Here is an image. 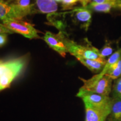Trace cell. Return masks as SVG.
Here are the masks:
<instances>
[{
  "label": "cell",
  "instance_id": "cell-1",
  "mask_svg": "<svg viewBox=\"0 0 121 121\" xmlns=\"http://www.w3.org/2000/svg\"><path fill=\"white\" fill-rule=\"evenodd\" d=\"M25 63V59L19 58L2 62L0 60V90L9 87L12 81L20 73Z\"/></svg>",
  "mask_w": 121,
  "mask_h": 121
},
{
  "label": "cell",
  "instance_id": "cell-2",
  "mask_svg": "<svg viewBox=\"0 0 121 121\" xmlns=\"http://www.w3.org/2000/svg\"><path fill=\"white\" fill-rule=\"evenodd\" d=\"M80 79L84 82V85L79 90L105 96H108L111 92L112 80L101 72L90 79Z\"/></svg>",
  "mask_w": 121,
  "mask_h": 121
},
{
  "label": "cell",
  "instance_id": "cell-3",
  "mask_svg": "<svg viewBox=\"0 0 121 121\" xmlns=\"http://www.w3.org/2000/svg\"><path fill=\"white\" fill-rule=\"evenodd\" d=\"M64 42L67 52L78 59H88L106 62L100 55V51L92 45L87 44L82 45L75 43L65 36Z\"/></svg>",
  "mask_w": 121,
  "mask_h": 121
},
{
  "label": "cell",
  "instance_id": "cell-4",
  "mask_svg": "<svg viewBox=\"0 0 121 121\" xmlns=\"http://www.w3.org/2000/svg\"><path fill=\"white\" fill-rule=\"evenodd\" d=\"M4 25L13 31L29 39L39 38L37 31L31 24L21 19H9L3 22Z\"/></svg>",
  "mask_w": 121,
  "mask_h": 121
},
{
  "label": "cell",
  "instance_id": "cell-5",
  "mask_svg": "<svg viewBox=\"0 0 121 121\" xmlns=\"http://www.w3.org/2000/svg\"><path fill=\"white\" fill-rule=\"evenodd\" d=\"M111 101L100 106L85 105L86 110L85 121H105L110 114Z\"/></svg>",
  "mask_w": 121,
  "mask_h": 121
},
{
  "label": "cell",
  "instance_id": "cell-6",
  "mask_svg": "<svg viewBox=\"0 0 121 121\" xmlns=\"http://www.w3.org/2000/svg\"><path fill=\"white\" fill-rule=\"evenodd\" d=\"M65 35L62 32L58 34H54L47 31L45 33L43 39L52 49L57 51L60 55L65 57L68 52L64 42Z\"/></svg>",
  "mask_w": 121,
  "mask_h": 121
},
{
  "label": "cell",
  "instance_id": "cell-7",
  "mask_svg": "<svg viewBox=\"0 0 121 121\" xmlns=\"http://www.w3.org/2000/svg\"><path fill=\"white\" fill-rule=\"evenodd\" d=\"M77 96L82 98L85 105L91 106H100L108 103L112 99L108 96H105L90 92L79 90Z\"/></svg>",
  "mask_w": 121,
  "mask_h": 121
},
{
  "label": "cell",
  "instance_id": "cell-8",
  "mask_svg": "<svg viewBox=\"0 0 121 121\" xmlns=\"http://www.w3.org/2000/svg\"><path fill=\"white\" fill-rule=\"evenodd\" d=\"M71 13L76 23L87 30L91 22V10L87 6L77 7L72 10Z\"/></svg>",
  "mask_w": 121,
  "mask_h": 121
},
{
  "label": "cell",
  "instance_id": "cell-9",
  "mask_svg": "<svg viewBox=\"0 0 121 121\" xmlns=\"http://www.w3.org/2000/svg\"><path fill=\"white\" fill-rule=\"evenodd\" d=\"M24 16L13 4L8 1L0 0V20L21 19Z\"/></svg>",
  "mask_w": 121,
  "mask_h": 121
},
{
  "label": "cell",
  "instance_id": "cell-10",
  "mask_svg": "<svg viewBox=\"0 0 121 121\" xmlns=\"http://www.w3.org/2000/svg\"><path fill=\"white\" fill-rule=\"evenodd\" d=\"M91 10L98 13H110L111 10H118L121 11V0H111L109 2L104 4H96L91 2L87 6Z\"/></svg>",
  "mask_w": 121,
  "mask_h": 121
},
{
  "label": "cell",
  "instance_id": "cell-11",
  "mask_svg": "<svg viewBox=\"0 0 121 121\" xmlns=\"http://www.w3.org/2000/svg\"><path fill=\"white\" fill-rule=\"evenodd\" d=\"M24 16L34 13V4H31V0H8Z\"/></svg>",
  "mask_w": 121,
  "mask_h": 121
},
{
  "label": "cell",
  "instance_id": "cell-12",
  "mask_svg": "<svg viewBox=\"0 0 121 121\" xmlns=\"http://www.w3.org/2000/svg\"><path fill=\"white\" fill-rule=\"evenodd\" d=\"M39 11L44 13H52L57 11L58 6L54 0H36Z\"/></svg>",
  "mask_w": 121,
  "mask_h": 121
},
{
  "label": "cell",
  "instance_id": "cell-13",
  "mask_svg": "<svg viewBox=\"0 0 121 121\" xmlns=\"http://www.w3.org/2000/svg\"><path fill=\"white\" fill-rule=\"evenodd\" d=\"M82 64L95 73L100 72L105 67L107 61L103 62L100 60H88V59H78V60Z\"/></svg>",
  "mask_w": 121,
  "mask_h": 121
},
{
  "label": "cell",
  "instance_id": "cell-14",
  "mask_svg": "<svg viewBox=\"0 0 121 121\" xmlns=\"http://www.w3.org/2000/svg\"><path fill=\"white\" fill-rule=\"evenodd\" d=\"M110 108L112 121H121V99L113 98L112 99Z\"/></svg>",
  "mask_w": 121,
  "mask_h": 121
},
{
  "label": "cell",
  "instance_id": "cell-15",
  "mask_svg": "<svg viewBox=\"0 0 121 121\" xmlns=\"http://www.w3.org/2000/svg\"><path fill=\"white\" fill-rule=\"evenodd\" d=\"M105 75L112 80H116L121 76V58L119 60L109 68Z\"/></svg>",
  "mask_w": 121,
  "mask_h": 121
},
{
  "label": "cell",
  "instance_id": "cell-16",
  "mask_svg": "<svg viewBox=\"0 0 121 121\" xmlns=\"http://www.w3.org/2000/svg\"><path fill=\"white\" fill-rule=\"evenodd\" d=\"M121 58V48H119L116 51V52L113 53L109 57L108 60H107V63H106L105 67H104V69H103L102 72L105 75L107 73V71L109 69L110 66L117 63L118 61L119 60V59Z\"/></svg>",
  "mask_w": 121,
  "mask_h": 121
},
{
  "label": "cell",
  "instance_id": "cell-17",
  "mask_svg": "<svg viewBox=\"0 0 121 121\" xmlns=\"http://www.w3.org/2000/svg\"><path fill=\"white\" fill-rule=\"evenodd\" d=\"M113 51H114V48L112 47V42L106 40L105 44L102 49L100 51V55L102 58H105V57L112 55L113 53Z\"/></svg>",
  "mask_w": 121,
  "mask_h": 121
},
{
  "label": "cell",
  "instance_id": "cell-18",
  "mask_svg": "<svg viewBox=\"0 0 121 121\" xmlns=\"http://www.w3.org/2000/svg\"><path fill=\"white\" fill-rule=\"evenodd\" d=\"M113 94L114 98L121 99V76L116 80L113 85Z\"/></svg>",
  "mask_w": 121,
  "mask_h": 121
},
{
  "label": "cell",
  "instance_id": "cell-19",
  "mask_svg": "<svg viewBox=\"0 0 121 121\" xmlns=\"http://www.w3.org/2000/svg\"><path fill=\"white\" fill-rule=\"evenodd\" d=\"M78 0H62V4L63 9H69L76 4Z\"/></svg>",
  "mask_w": 121,
  "mask_h": 121
},
{
  "label": "cell",
  "instance_id": "cell-20",
  "mask_svg": "<svg viewBox=\"0 0 121 121\" xmlns=\"http://www.w3.org/2000/svg\"><path fill=\"white\" fill-rule=\"evenodd\" d=\"M13 31L7 28L4 24H0V34H12Z\"/></svg>",
  "mask_w": 121,
  "mask_h": 121
},
{
  "label": "cell",
  "instance_id": "cell-21",
  "mask_svg": "<svg viewBox=\"0 0 121 121\" xmlns=\"http://www.w3.org/2000/svg\"><path fill=\"white\" fill-rule=\"evenodd\" d=\"M6 34H0V47L3 46L6 43Z\"/></svg>",
  "mask_w": 121,
  "mask_h": 121
},
{
  "label": "cell",
  "instance_id": "cell-22",
  "mask_svg": "<svg viewBox=\"0 0 121 121\" xmlns=\"http://www.w3.org/2000/svg\"><path fill=\"white\" fill-rule=\"evenodd\" d=\"M78 1L81 3L83 7H87L88 6V4L91 2V0H78Z\"/></svg>",
  "mask_w": 121,
  "mask_h": 121
},
{
  "label": "cell",
  "instance_id": "cell-23",
  "mask_svg": "<svg viewBox=\"0 0 121 121\" xmlns=\"http://www.w3.org/2000/svg\"><path fill=\"white\" fill-rule=\"evenodd\" d=\"M92 2L96 3V4H104L111 1V0H91Z\"/></svg>",
  "mask_w": 121,
  "mask_h": 121
},
{
  "label": "cell",
  "instance_id": "cell-24",
  "mask_svg": "<svg viewBox=\"0 0 121 121\" xmlns=\"http://www.w3.org/2000/svg\"><path fill=\"white\" fill-rule=\"evenodd\" d=\"M56 2H62V0H54Z\"/></svg>",
  "mask_w": 121,
  "mask_h": 121
}]
</instances>
